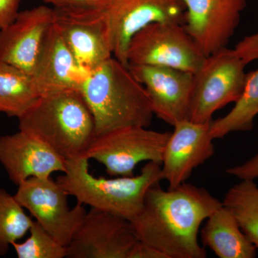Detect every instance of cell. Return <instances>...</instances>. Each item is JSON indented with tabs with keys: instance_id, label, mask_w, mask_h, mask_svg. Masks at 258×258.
I'll use <instances>...</instances> for the list:
<instances>
[{
	"instance_id": "2e32d148",
	"label": "cell",
	"mask_w": 258,
	"mask_h": 258,
	"mask_svg": "<svg viewBox=\"0 0 258 258\" xmlns=\"http://www.w3.org/2000/svg\"><path fill=\"white\" fill-rule=\"evenodd\" d=\"M0 164L18 186L32 177L66 170V160L41 139L24 131L0 137Z\"/></svg>"
},
{
	"instance_id": "603a6c76",
	"label": "cell",
	"mask_w": 258,
	"mask_h": 258,
	"mask_svg": "<svg viewBox=\"0 0 258 258\" xmlns=\"http://www.w3.org/2000/svg\"><path fill=\"white\" fill-rule=\"evenodd\" d=\"M28 238L13 244L18 258H64L66 247L55 240L36 221L29 230Z\"/></svg>"
},
{
	"instance_id": "44dd1931",
	"label": "cell",
	"mask_w": 258,
	"mask_h": 258,
	"mask_svg": "<svg viewBox=\"0 0 258 258\" xmlns=\"http://www.w3.org/2000/svg\"><path fill=\"white\" fill-rule=\"evenodd\" d=\"M222 204L235 215L241 230L258 249V186L252 180H241L231 186Z\"/></svg>"
},
{
	"instance_id": "30bf717a",
	"label": "cell",
	"mask_w": 258,
	"mask_h": 258,
	"mask_svg": "<svg viewBox=\"0 0 258 258\" xmlns=\"http://www.w3.org/2000/svg\"><path fill=\"white\" fill-rule=\"evenodd\" d=\"M138 241L129 220L91 208L66 247V257L128 258Z\"/></svg>"
},
{
	"instance_id": "83f0119b",
	"label": "cell",
	"mask_w": 258,
	"mask_h": 258,
	"mask_svg": "<svg viewBox=\"0 0 258 258\" xmlns=\"http://www.w3.org/2000/svg\"><path fill=\"white\" fill-rule=\"evenodd\" d=\"M128 258H167V257L157 249L138 241L131 251Z\"/></svg>"
},
{
	"instance_id": "ba28073f",
	"label": "cell",
	"mask_w": 258,
	"mask_h": 258,
	"mask_svg": "<svg viewBox=\"0 0 258 258\" xmlns=\"http://www.w3.org/2000/svg\"><path fill=\"white\" fill-rule=\"evenodd\" d=\"M69 196L51 176L25 180L18 185L15 195L35 221L64 247L71 242L87 212L80 203L71 208Z\"/></svg>"
},
{
	"instance_id": "ffe728a7",
	"label": "cell",
	"mask_w": 258,
	"mask_h": 258,
	"mask_svg": "<svg viewBox=\"0 0 258 258\" xmlns=\"http://www.w3.org/2000/svg\"><path fill=\"white\" fill-rule=\"evenodd\" d=\"M257 115L258 69L246 74L243 91L232 109L225 116L212 120V137L215 140L233 132H249L253 128Z\"/></svg>"
},
{
	"instance_id": "8fae6325",
	"label": "cell",
	"mask_w": 258,
	"mask_h": 258,
	"mask_svg": "<svg viewBox=\"0 0 258 258\" xmlns=\"http://www.w3.org/2000/svg\"><path fill=\"white\" fill-rule=\"evenodd\" d=\"M106 11L113 57L127 67L129 42L137 32L154 23H184L181 0H109Z\"/></svg>"
},
{
	"instance_id": "7a4b0ae2",
	"label": "cell",
	"mask_w": 258,
	"mask_h": 258,
	"mask_svg": "<svg viewBox=\"0 0 258 258\" xmlns=\"http://www.w3.org/2000/svg\"><path fill=\"white\" fill-rule=\"evenodd\" d=\"M80 91L94 118L96 137L152 123L154 115L143 85L113 56L86 71Z\"/></svg>"
},
{
	"instance_id": "cb8c5ba5",
	"label": "cell",
	"mask_w": 258,
	"mask_h": 258,
	"mask_svg": "<svg viewBox=\"0 0 258 258\" xmlns=\"http://www.w3.org/2000/svg\"><path fill=\"white\" fill-rule=\"evenodd\" d=\"M234 50L246 66L252 61L258 60V31L242 39Z\"/></svg>"
},
{
	"instance_id": "d6986e66",
	"label": "cell",
	"mask_w": 258,
	"mask_h": 258,
	"mask_svg": "<svg viewBox=\"0 0 258 258\" xmlns=\"http://www.w3.org/2000/svg\"><path fill=\"white\" fill-rule=\"evenodd\" d=\"M31 75L6 63H0V113L20 118L40 98Z\"/></svg>"
},
{
	"instance_id": "8992f818",
	"label": "cell",
	"mask_w": 258,
	"mask_h": 258,
	"mask_svg": "<svg viewBox=\"0 0 258 258\" xmlns=\"http://www.w3.org/2000/svg\"><path fill=\"white\" fill-rule=\"evenodd\" d=\"M170 134L142 126L115 129L95 137L84 156L104 166L108 175L134 176L144 161L161 164Z\"/></svg>"
},
{
	"instance_id": "4316f807",
	"label": "cell",
	"mask_w": 258,
	"mask_h": 258,
	"mask_svg": "<svg viewBox=\"0 0 258 258\" xmlns=\"http://www.w3.org/2000/svg\"><path fill=\"white\" fill-rule=\"evenodd\" d=\"M20 0H0V30L13 23L18 16Z\"/></svg>"
},
{
	"instance_id": "7c38bea8",
	"label": "cell",
	"mask_w": 258,
	"mask_h": 258,
	"mask_svg": "<svg viewBox=\"0 0 258 258\" xmlns=\"http://www.w3.org/2000/svg\"><path fill=\"white\" fill-rule=\"evenodd\" d=\"M147 91L154 115L174 126L189 120L193 74L162 66H129Z\"/></svg>"
},
{
	"instance_id": "9c48e42d",
	"label": "cell",
	"mask_w": 258,
	"mask_h": 258,
	"mask_svg": "<svg viewBox=\"0 0 258 258\" xmlns=\"http://www.w3.org/2000/svg\"><path fill=\"white\" fill-rule=\"evenodd\" d=\"M54 10V23L84 71L94 69L112 57L113 45L106 8Z\"/></svg>"
},
{
	"instance_id": "5bb4252c",
	"label": "cell",
	"mask_w": 258,
	"mask_h": 258,
	"mask_svg": "<svg viewBox=\"0 0 258 258\" xmlns=\"http://www.w3.org/2000/svg\"><path fill=\"white\" fill-rule=\"evenodd\" d=\"M211 122L184 120L173 126L161 164L162 180L167 181L169 188L186 182L195 169L213 157Z\"/></svg>"
},
{
	"instance_id": "ac0fdd59",
	"label": "cell",
	"mask_w": 258,
	"mask_h": 258,
	"mask_svg": "<svg viewBox=\"0 0 258 258\" xmlns=\"http://www.w3.org/2000/svg\"><path fill=\"white\" fill-rule=\"evenodd\" d=\"M201 230L204 247L220 258H254L257 248L241 230L232 211L222 204L205 220Z\"/></svg>"
},
{
	"instance_id": "52a82bcc",
	"label": "cell",
	"mask_w": 258,
	"mask_h": 258,
	"mask_svg": "<svg viewBox=\"0 0 258 258\" xmlns=\"http://www.w3.org/2000/svg\"><path fill=\"white\" fill-rule=\"evenodd\" d=\"M207 56L183 25L154 23L137 32L127 50L132 64L162 66L195 74Z\"/></svg>"
},
{
	"instance_id": "3957f363",
	"label": "cell",
	"mask_w": 258,
	"mask_h": 258,
	"mask_svg": "<svg viewBox=\"0 0 258 258\" xmlns=\"http://www.w3.org/2000/svg\"><path fill=\"white\" fill-rule=\"evenodd\" d=\"M56 181L78 203L132 221L143 208L148 190L160 183L161 164L147 162L138 175L96 177L86 156L66 160V170Z\"/></svg>"
},
{
	"instance_id": "d4e9b609",
	"label": "cell",
	"mask_w": 258,
	"mask_h": 258,
	"mask_svg": "<svg viewBox=\"0 0 258 258\" xmlns=\"http://www.w3.org/2000/svg\"><path fill=\"white\" fill-rule=\"evenodd\" d=\"M226 173L240 180L258 179V153L243 164L226 169Z\"/></svg>"
},
{
	"instance_id": "5b68a950",
	"label": "cell",
	"mask_w": 258,
	"mask_h": 258,
	"mask_svg": "<svg viewBox=\"0 0 258 258\" xmlns=\"http://www.w3.org/2000/svg\"><path fill=\"white\" fill-rule=\"evenodd\" d=\"M245 66L234 49L225 47L207 56L193 74L189 120L209 123L216 111L235 103L243 91Z\"/></svg>"
},
{
	"instance_id": "e0dca14e",
	"label": "cell",
	"mask_w": 258,
	"mask_h": 258,
	"mask_svg": "<svg viewBox=\"0 0 258 258\" xmlns=\"http://www.w3.org/2000/svg\"><path fill=\"white\" fill-rule=\"evenodd\" d=\"M86 72L53 23L30 74L39 94L41 96L66 90L80 91Z\"/></svg>"
},
{
	"instance_id": "277c9868",
	"label": "cell",
	"mask_w": 258,
	"mask_h": 258,
	"mask_svg": "<svg viewBox=\"0 0 258 258\" xmlns=\"http://www.w3.org/2000/svg\"><path fill=\"white\" fill-rule=\"evenodd\" d=\"M18 120L19 130L41 139L66 160L84 156L96 137L94 118L79 90L43 95Z\"/></svg>"
},
{
	"instance_id": "484cf974",
	"label": "cell",
	"mask_w": 258,
	"mask_h": 258,
	"mask_svg": "<svg viewBox=\"0 0 258 258\" xmlns=\"http://www.w3.org/2000/svg\"><path fill=\"white\" fill-rule=\"evenodd\" d=\"M54 9L68 8H105L109 0H40Z\"/></svg>"
},
{
	"instance_id": "6da1fadb",
	"label": "cell",
	"mask_w": 258,
	"mask_h": 258,
	"mask_svg": "<svg viewBox=\"0 0 258 258\" xmlns=\"http://www.w3.org/2000/svg\"><path fill=\"white\" fill-rule=\"evenodd\" d=\"M222 205L205 188L184 182L165 190L157 183L148 190L143 208L131 224L139 241L167 258H205L199 231Z\"/></svg>"
},
{
	"instance_id": "7402d4cb",
	"label": "cell",
	"mask_w": 258,
	"mask_h": 258,
	"mask_svg": "<svg viewBox=\"0 0 258 258\" xmlns=\"http://www.w3.org/2000/svg\"><path fill=\"white\" fill-rule=\"evenodd\" d=\"M33 222L15 195L0 188V255L28 233Z\"/></svg>"
},
{
	"instance_id": "9a60e30c",
	"label": "cell",
	"mask_w": 258,
	"mask_h": 258,
	"mask_svg": "<svg viewBox=\"0 0 258 258\" xmlns=\"http://www.w3.org/2000/svg\"><path fill=\"white\" fill-rule=\"evenodd\" d=\"M54 20L55 10L45 5L19 12L13 23L0 30V63L31 74Z\"/></svg>"
},
{
	"instance_id": "4fadbf2b",
	"label": "cell",
	"mask_w": 258,
	"mask_h": 258,
	"mask_svg": "<svg viewBox=\"0 0 258 258\" xmlns=\"http://www.w3.org/2000/svg\"><path fill=\"white\" fill-rule=\"evenodd\" d=\"M183 26L206 56L227 47L240 23L246 0H181Z\"/></svg>"
}]
</instances>
